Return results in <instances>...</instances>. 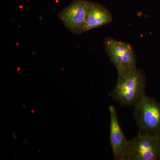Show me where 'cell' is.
I'll use <instances>...</instances> for the list:
<instances>
[{
    "label": "cell",
    "mask_w": 160,
    "mask_h": 160,
    "mask_svg": "<svg viewBox=\"0 0 160 160\" xmlns=\"http://www.w3.org/2000/svg\"><path fill=\"white\" fill-rule=\"evenodd\" d=\"M118 75L112 98L123 106L134 105L145 95L146 78L144 71L135 67Z\"/></svg>",
    "instance_id": "cell-1"
},
{
    "label": "cell",
    "mask_w": 160,
    "mask_h": 160,
    "mask_svg": "<svg viewBox=\"0 0 160 160\" xmlns=\"http://www.w3.org/2000/svg\"><path fill=\"white\" fill-rule=\"evenodd\" d=\"M127 160H160V132H139L128 141Z\"/></svg>",
    "instance_id": "cell-2"
},
{
    "label": "cell",
    "mask_w": 160,
    "mask_h": 160,
    "mask_svg": "<svg viewBox=\"0 0 160 160\" xmlns=\"http://www.w3.org/2000/svg\"><path fill=\"white\" fill-rule=\"evenodd\" d=\"M133 117L139 131L160 132V103L145 95L134 105Z\"/></svg>",
    "instance_id": "cell-3"
},
{
    "label": "cell",
    "mask_w": 160,
    "mask_h": 160,
    "mask_svg": "<svg viewBox=\"0 0 160 160\" xmlns=\"http://www.w3.org/2000/svg\"><path fill=\"white\" fill-rule=\"evenodd\" d=\"M104 46L107 55L117 69L118 73L136 67L137 57L130 44L107 37Z\"/></svg>",
    "instance_id": "cell-4"
},
{
    "label": "cell",
    "mask_w": 160,
    "mask_h": 160,
    "mask_svg": "<svg viewBox=\"0 0 160 160\" xmlns=\"http://www.w3.org/2000/svg\"><path fill=\"white\" fill-rule=\"evenodd\" d=\"M87 2L85 0H73L59 13V19L73 34L84 32Z\"/></svg>",
    "instance_id": "cell-5"
},
{
    "label": "cell",
    "mask_w": 160,
    "mask_h": 160,
    "mask_svg": "<svg viewBox=\"0 0 160 160\" xmlns=\"http://www.w3.org/2000/svg\"><path fill=\"white\" fill-rule=\"evenodd\" d=\"M109 110L110 117L109 142L114 159L126 160L129 141L126 138L120 126L117 112L114 106L110 105Z\"/></svg>",
    "instance_id": "cell-6"
},
{
    "label": "cell",
    "mask_w": 160,
    "mask_h": 160,
    "mask_svg": "<svg viewBox=\"0 0 160 160\" xmlns=\"http://www.w3.org/2000/svg\"><path fill=\"white\" fill-rule=\"evenodd\" d=\"M112 20L111 12L105 6L88 2L84 32L109 24Z\"/></svg>",
    "instance_id": "cell-7"
}]
</instances>
